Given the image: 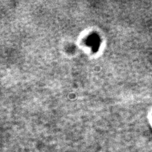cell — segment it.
I'll return each mask as SVG.
<instances>
[{
    "label": "cell",
    "mask_w": 152,
    "mask_h": 152,
    "mask_svg": "<svg viewBox=\"0 0 152 152\" xmlns=\"http://www.w3.org/2000/svg\"><path fill=\"white\" fill-rule=\"evenodd\" d=\"M100 37L97 34H93L91 37V44H92V49L96 52L100 47Z\"/></svg>",
    "instance_id": "obj_1"
}]
</instances>
